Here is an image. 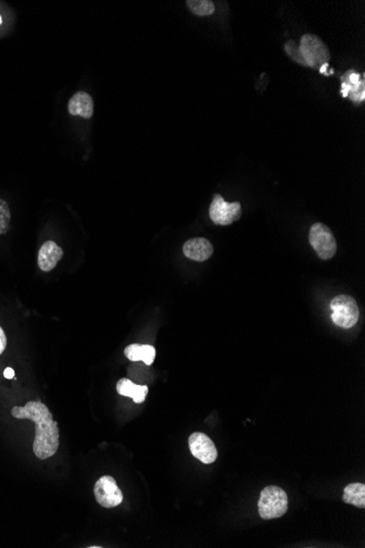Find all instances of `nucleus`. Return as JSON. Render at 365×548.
Returning a JSON list of instances; mask_svg holds the SVG:
<instances>
[{
	"instance_id": "f257e3e1",
	"label": "nucleus",
	"mask_w": 365,
	"mask_h": 548,
	"mask_svg": "<svg viewBox=\"0 0 365 548\" xmlns=\"http://www.w3.org/2000/svg\"><path fill=\"white\" fill-rule=\"evenodd\" d=\"M11 416L16 419L32 420L36 425L33 452L40 460L52 458L59 447V428L49 407L42 402H27L25 406H14Z\"/></svg>"
},
{
	"instance_id": "f03ea898",
	"label": "nucleus",
	"mask_w": 365,
	"mask_h": 548,
	"mask_svg": "<svg viewBox=\"0 0 365 548\" xmlns=\"http://www.w3.org/2000/svg\"><path fill=\"white\" fill-rule=\"evenodd\" d=\"M289 507L288 495L278 486H267L260 493L258 501L259 516L262 520L281 518Z\"/></svg>"
},
{
	"instance_id": "7ed1b4c3",
	"label": "nucleus",
	"mask_w": 365,
	"mask_h": 548,
	"mask_svg": "<svg viewBox=\"0 0 365 548\" xmlns=\"http://www.w3.org/2000/svg\"><path fill=\"white\" fill-rule=\"evenodd\" d=\"M332 319L341 328H351L357 324L360 311L357 301L350 296L339 295L330 302Z\"/></svg>"
},
{
	"instance_id": "20e7f679",
	"label": "nucleus",
	"mask_w": 365,
	"mask_h": 548,
	"mask_svg": "<svg viewBox=\"0 0 365 548\" xmlns=\"http://www.w3.org/2000/svg\"><path fill=\"white\" fill-rule=\"evenodd\" d=\"M299 47L308 67L319 70L322 66L329 63V49L319 36L314 34L303 36Z\"/></svg>"
},
{
	"instance_id": "39448f33",
	"label": "nucleus",
	"mask_w": 365,
	"mask_h": 548,
	"mask_svg": "<svg viewBox=\"0 0 365 548\" xmlns=\"http://www.w3.org/2000/svg\"><path fill=\"white\" fill-rule=\"evenodd\" d=\"M308 240L317 255L324 261L333 259L337 252V242L333 232L322 222H316L311 226Z\"/></svg>"
},
{
	"instance_id": "423d86ee",
	"label": "nucleus",
	"mask_w": 365,
	"mask_h": 548,
	"mask_svg": "<svg viewBox=\"0 0 365 548\" xmlns=\"http://www.w3.org/2000/svg\"><path fill=\"white\" fill-rule=\"evenodd\" d=\"M209 216L213 224L229 226L241 218L242 207L240 203L226 202L224 197L215 194L210 205Z\"/></svg>"
},
{
	"instance_id": "0eeeda50",
	"label": "nucleus",
	"mask_w": 365,
	"mask_h": 548,
	"mask_svg": "<svg viewBox=\"0 0 365 548\" xmlns=\"http://www.w3.org/2000/svg\"><path fill=\"white\" fill-rule=\"evenodd\" d=\"M94 496L96 502L107 509L118 507L123 502V491H120L114 478L105 475L98 478L94 485Z\"/></svg>"
},
{
	"instance_id": "6e6552de",
	"label": "nucleus",
	"mask_w": 365,
	"mask_h": 548,
	"mask_svg": "<svg viewBox=\"0 0 365 548\" xmlns=\"http://www.w3.org/2000/svg\"><path fill=\"white\" fill-rule=\"evenodd\" d=\"M189 450L195 458L204 464H211L218 458V450L213 440L202 432H193L188 439Z\"/></svg>"
},
{
	"instance_id": "1a4fd4ad",
	"label": "nucleus",
	"mask_w": 365,
	"mask_h": 548,
	"mask_svg": "<svg viewBox=\"0 0 365 548\" xmlns=\"http://www.w3.org/2000/svg\"><path fill=\"white\" fill-rule=\"evenodd\" d=\"M63 257V248H60L57 243L54 241H46L38 251V268L45 273L52 272Z\"/></svg>"
},
{
	"instance_id": "9d476101",
	"label": "nucleus",
	"mask_w": 365,
	"mask_h": 548,
	"mask_svg": "<svg viewBox=\"0 0 365 548\" xmlns=\"http://www.w3.org/2000/svg\"><path fill=\"white\" fill-rule=\"evenodd\" d=\"M182 252L187 259L196 262H204L213 255V246L211 242L204 237H195L186 241L182 246Z\"/></svg>"
},
{
	"instance_id": "9b49d317",
	"label": "nucleus",
	"mask_w": 365,
	"mask_h": 548,
	"mask_svg": "<svg viewBox=\"0 0 365 548\" xmlns=\"http://www.w3.org/2000/svg\"><path fill=\"white\" fill-rule=\"evenodd\" d=\"M342 85H341V93L344 98L350 96L352 101H364V80H361L360 74L351 70L347 73V76L342 77Z\"/></svg>"
},
{
	"instance_id": "f8f14e48",
	"label": "nucleus",
	"mask_w": 365,
	"mask_h": 548,
	"mask_svg": "<svg viewBox=\"0 0 365 548\" xmlns=\"http://www.w3.org/2000/svg\"><path fill=\"white\" fill-rule=\"evenodd\" d=\"M68 112L72 116H81L87 120L92 118L94 113L92 96L85 91L75 93L68 102Z\"/></svg>"
},
{
	"instance_id": "ddd939ff",
	"label": "nucleus",
	"mask_w": 365,
	"mask_h": 548,
	"mask_svg": "<svg viewBox=\"0 0 365 548\" xmlns=\"http://www.w3.org/2000/svg\"><path fill=\"white\" fill-rule=\"evenodd\" d=\"M116 391L120 395L131 397L135 403L141 404L145 402L149 389L147 385L135 384L131 380L120 379L116 384Z\"/></svg>"
},
{
	"instance_id": "4468645a",
	"label": "nucleus",
	"mask_w": 365,
	"mask_h": 548,
	"mask_svg": "<svg viewBox=\"0 0 365 548\" xmlns=\"http://www.w3.org/2000/svg\"><path fill=\"white\" fill-rule=\"evenodd\" d=\"M124 354L133 363L142 361L151 365L156 358V348L151 345L131 344L126 347Z\"/></svg>"
},
{
	"instance_id": "2eb2a0df",
	"label": "nucleus",
	"mask_w": 365,
	"mask_h": 548,
	"mask_svg": "<svg viewBox=\"0 0 365 548\" xmlns=\"http://www.w3.org/2000/svg\"><path fill=\"white\" fill-rule=\"evenodd\" d=\"M344 501L348 505L364 509L365 485L361 483L349 484L344 491Z\"/></svg>"
},
{
	"instance_id": "dca6fc26",
	"label": "nucleus",
	"mask_w": 365,
	"mask_h": 548,
	"mask_svg": "<svg viewBox=\"0 0 365 548\" xmlns=\"http://www.w3.org/2000/svg\"><path fill=\"white\" fill-rule=\"evenodd\" d=\"M186 5L193 14L200 16H210L215 10V3L210 0H187Z\"/></svg>"
},
{
	"instance_id": "f3484780",
	"label": "nucleus",
	"mask_w": 365,
	"mask_h": 548,
	"mask_svg": "<svg viewBox=\"0 0 365 548\" xmlns=\"http://www.w3.org/2000/svg\"><path fill=\"white\" fill-rule=\"evenodd\" d=\"M11 213L8 203L0 198V235H5L10 226Z\"/></svg>"
},
{
	"instance_id": "a211bd4d",
	"label": "nucleus",
	"mask_w": 365,
	"mask_h": 548,
	"mask_svg": "<svg viewBox=\"0 0 365 548\" xmlns=\"http://www.w3.org/2000/svg\"><path fill=\"white\" fill-rule=\"evenodd\" d=\"M286 52L288 53L290 57L295 60V63H299L300 65L306 66V60L303 58L302 53H301L300 47L295 43V41H289L286 44Z\"/></svg>"
},
{
	"instance_id": "6ab92c4d",
	"label": "nucleus",
	"mask_w": 365,
	"mask_h": 548,
	"mask_svg": "<svg viewBox=\"0 0 365 548\" xmlns=\"http://www.w3.org/2000/svg\"><path fill=\"white\" fill-rule=\"evenodd\" d=\"M5 347H7V336L3 328H0V355L5 352Z\"/></svg>"
},
{
	"instance_id": "aec40b11",
	"label": "nucleus",
	"mask_w": 365,
	"mask_h": 548,
	"mask_svg": "<svg viewBox=\"0 0 365 548\" xmlns=\"http://www.w3.org/2000/svg\"><path fill=\"white\" fill-rule=\"evenodd\" d=\"M3 376H5V378H7V379H12L14 376V371L11 368H7L5 372H3Z\"/></svg>"
},
{
	"instance_id": "412c9836",
	"label": "nucleus",
	"mask_w": 365,
	"mask_h": 548,
	"mask_svg": "<svg viewBox=\"0 0 365 548\" xmlns=\"http://www.w3.org/2000/svg\"><path fill=\"white\" fill-rule=\"evenodd\" d=\"M327 68H328V64H326V65L322 66V67H321V69H319V71H321V74L328 75L327 74Z\"/></svg>"
},
{
	"instance_id": "4be33fe9",
	"label": "nucleus",
	"mask_w": 365,
	"mask_h": 548,
	"mask_svg": "<svg viewBox=\"0 0 365 548\" xmlns=\"http://www.w3.org/2000/svg\"><path fill=\"white\" fill-rule=\"evenodd\" d=\"M3 25V16L0 14V25Z\"/></svg>"
}]
</instances>
